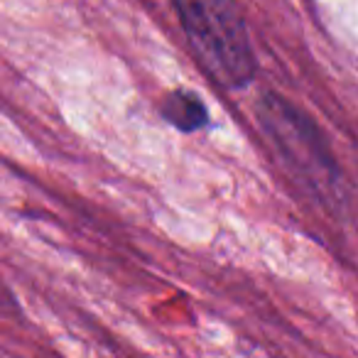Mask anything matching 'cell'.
<instances>
[{
  "instance_id": "cell-1",
  "label": "cell",
  "mask_w": 358,
  "mask_h": 358,
  "mask_svg": "<svg viewBox=\"0 0 358 358\" xmlns=\"http://www.w3.org/2000/svg\"><path fill=\"white\" fill-rule=\"evenodd\" d=\"M192 52L214 81L245 89L258 71L253 42L236 0H172Z\"/></svg>"
},
{
  "instance_id": "cell-2",
  "label": "cell",
  "mask_w": 358,
  "mask_h": 358,
  "mask_svg": "<svg viewBox=\"0 0 358 358\" xmlns=\"http://www.w3.org/2000/svg\"><path fill=\"white\" fill-rule=\"evenodd\" d=\"M255 113L265 135L282 159L307 179L312 187H334L338 182V164L324 130L317 120L282 94L265 91Z\"/></svg>"
},
{
  "instance_id": "cell-3",
  "label": "cell",
  "mask_w": 358,
  "mask_h": 358,
  "mask_svg": "<svg viewBox=\"0 0 358 358\" xmlns=\"http://www.w3.org/2000/svg\"><path fill=\"white\" fill-rule=\"evenodd\" d=\"M159 115L179 133H196L211 123L204 99L192 89H172L159 101Z\"/></svg>"
}]
</instances>
